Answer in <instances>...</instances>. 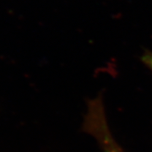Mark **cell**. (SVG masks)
Returning <instances> with one entry per match:
<instances>
[{
    "mask_svg": "<svg viewBox=\"0 0 152 152\" xmlns=\"http://www.w3.org/2000/svg\"><path fill=\"white\" fill-rule=\"evenodd\" d=\"M143 62L152 71V53H146L143 56Z\"/></svg>",
    "mask_w": 152,
    "mask_h": 152,
    "instance_id": "6da1fadb",
    "label": "cell"
}]
</instances>
